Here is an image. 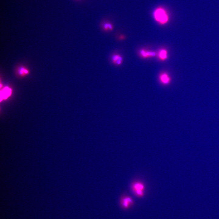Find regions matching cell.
Here are the masks:
<instances>
[{
  "label": "cell",
  "instance_id": "8992f818",
  "mask_svg": "<svg viewBox=\"0 0 219 219\" xmlns=\"http://www.w3.org/2000/svg\"><path fill=\"white\" fill-rule=\"evenodd\" d=\"M10 89L8 87L5 88L2 92H1V100L2 99V98H6L10 95Z\"/></svg>",
  "mask_w": 219,
  "mask_h": 219
},
{
  "label": "cell",
  "instance_id": "3957f363",
  "mask_svg": "<svg viewBox=\"0 0 219 219\" xmlns=\"http://www.w3.org/2000/svg\"><path fill=\"white\" fill-rule=\"evenodd\" d=\"M134 204V202L130 197L126 195L122 196L120 200V207L123 209H129Z\"/></svg>",
  "mask_w": 219,
  "mask_h": 219
},
{
  "label": "cell",
  "instance_id": "9c48e42d",
  "mask_svg": "<svg viewBox=\"0 0 219 219\" xmlns=\"http://www.w3.org/2000/svg\"><path fill=\"white\" fill-rule=\"evenodd\" d=\"M167 52L166 51L163 49L161 50L159 53V57L162 60L165 59L167 57Z\"/></svg>",
  "mask_w": 219,
  "mask_h": 219
},
{
  "label": "cell",
  "instance_id": "6da1fadb",
  "mask_svg": "<svg viewBox=\"0 0 219 219\" xmlns=\"http://www.w3.org/2000/svg\"><path fill=\"white\" fill-rule=\"evenodd\" d=\"M153 16L155 21L161 24H165L169 20L168 13L164 8L159 7L155 9L153 11Z\"/></svg>",
  "mask_w": 219,
  "mask_h": 219
},
{
  "label": "cell",
  "instance_id": "ba28073f",
  "mask_svg": "<svg viewBox=\"0 0 219 219\" xmlns=\"http://www.w3.org/2000/svg\"><path fill=\"white\" fill-rule=\"evenodd\" d=\"M140 53L141 55L144 57L154 56L156 55L155 53L154 52L146 51L144 50H141Z\"/></svg>",
  "mask_w": 219,
  "mask_h": 219
},
{
  "label": "cell",
  "instance_id": "52a82bcc",
  "mask_svg": "<svg viewBox=\"0 0 219 219\" xmlns=\"http://www.w3.org/2000/svg\"><path fill=\"white\" fill-rule=\"evenodd\" d=\"M161 82L164 84H168L170 81V78L168 75L165 73L162 74L160 76Z\"/></svg>",
  "mask_w": 219,
  "mask_h": 219
},
{
  "label": "cell",
  "instance_id": "30bf717a",
  "mask_svg": "<svg viewBox=\"0 0 219 219\" xmlns=\"http://www.w3.org/2000/svg\"><path fill=\"white\" fill-rule=\"evenodd\" d=\"M19 73L21 75H24L28 73V70L24 68H20L19 70Z\"/></svg>",
  "mask_w": 219,
  "mask_h": 219
},
{
  "label": "cell",
  "instance_id": "7a4b0ae2",
  "mask_svg": "<svg viewBox=\"0 0 219 219\" xmlns=\"http://www.w3.org/2000/svg\"><path fill=\"white\" fill-rule=\"evenodd\" d=\"M131 189L134 194L137 196L141 197L144 195V186L141 182H137L132 184Z\"/></svg>",
  "mask_w": 219,
  "mask_h": 219
},
{
  "label": "cell",
  "instance_id": "277c9868",
  "mask_svg": "<svg viewBox=\"0 0 219 219\" xmlns=\"http://www.w3.org/2000/svg\"><path fill=\"white\" fill-rule=\"evenodd\" d=\"M111 60L112 63L117 66L120 65L123 61L122 56L118 54H114L111 57Z\"/></svg>",
  "mask_w": 219,
  "mask_h": 219
},
{
  "label": "cell",
  "instance_id": "5b68a950",
  "mask_svg": "<svg viewBox=\"0 0 219 219\" xmlns=\"http://www.w3.org/2000/svg\"><path fill=\"white\" fill-rule=\"evenodd\" d=\"M112 24L109 22H106L102 25V29L105 31H111L113 30Z\"/></svg>",
  "mask_w": 219,
  "mask_h": 219
}]
</instances>
